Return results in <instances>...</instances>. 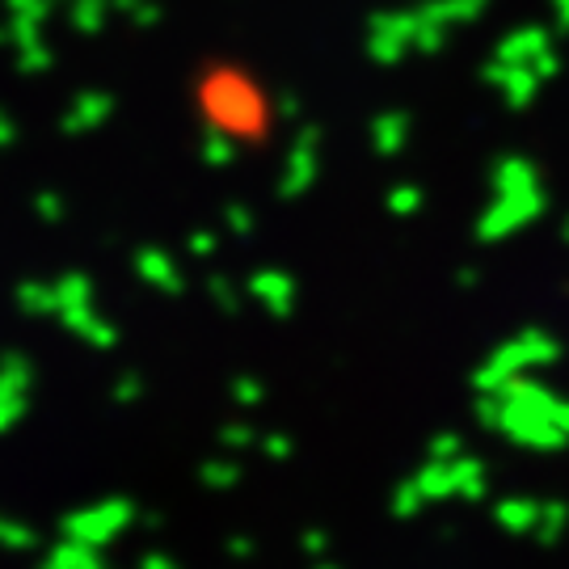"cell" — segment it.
<instances>
[{
  "label": "cell",
  "mask_w": 569,
  "mask_h": 569,
  "mask_svg": "<svg viewBox=\"0 0 569 569\" xmlns=\"http://www.w3.org/2000/svg\"><path fill=\"white\" fill-rule=\"evenodd\" d=\"M557 72V51H552V34L545 26H523L519 34L498 42L493 60L486 68V81L507 98L510 106H528L540 84Z\"/></svg>",
  "instance_id": "6da1fadb"
},
{
  "label": "cell",
  "mask_w": 569,
  "mask_h": 569,
  "mask_svg": "<svg viewBox=\"0 0 569 569\" xmlns=\"http://www.w3.org/2000/svg\"><path fill=\"white\" fill-rule=\"evenodd\" d=\"M545 203L549 199H545V182H540L536 164L523 161V157H507L493 169V203L481 211L477 237L481 241H502L510 232L536 224Z\"/></svg>",
  "instance_id": "7a4b0ae2"
},
{
  "label": "cell",
  "mask_w": 569,
  "mask_h": 569,
  "mask_svg": "<svg viewBox=\"0 0 569 569\" xmlns=\"http://www.w3.org/2000/svg\"><path fill=\"white\" fill-rule=\"evenodd\" d=\"M557 355H561L557 338H549L545 329H523V333H515L510 342H502L489 355V367H481V385L502 388L515 380V371L523 376L536 363H557Z\"/></svg>",
  "instance_id": "3957f363"
},
{
  "label": "cell",
  "mask_w": 569,
  "mask_h": 569,
  "mask_svg": "<svg viewBox=\"0 0 569 569\" xmlns=\"http://www.w3.org/2000/svg\"><path fill=\"white\" fill-rule=\"evenodd\" d=\"M552 13H557L561 26H569V0H552Z\"/></svg>",
  "instance_id": "277c9868"
}]
</instances>
